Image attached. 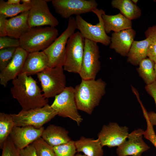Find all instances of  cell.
<instances>
[{
    "label": "cell",
    "instance_id": "6da1fadb",
    "mask_svg": "<svg viewBox=\"0 0 156 156\" xmlns=\"http://www.w3.org/2000/svg\"><path fill=\"white\" fill-rule=\"evenodd\" d=\"M12 83L11 93L22 110L41 108L48 104V99L42 93L37 82L31 76L21 73L12 81Z\"/></svg>",
    "mask_w": 156,
    "mask_h": 156
},
{
    "label": "cell",
    "instance_id": "7a4b0ae2",
    "mask_svg": "<svg viewBox=\"0 0 156 156\" xmlns=\"http://www.w3.org/2000/svg\"><path fill=\"white\" fill-rule=\"evenodd\" d=\"M107 84L101 79H82L74 88L78 110L91 114L106 92Z\"/></svg>",
    "mask_w": 156,
    "mask_h": 156
},
{
    "label": "cell",
    "instance_id": "3957f363",
    "mask_svg": "<svg viewBox=\"0 0 156 156\" xmlns=\"http://www.w3.org/2000/svg\"><path fill=\"white\" fill-rule=\"evenodd\" d=\"M58 35V30L55 27H31L19 38L20 47L28 53L43 51L54 41Z\"/></svg>",
    "mask_w": 156,
    "mask_h": 156
},
{
    "label": "cell",
    "instance_id": "277c9868",
    "mask_svg": "<svg viewBox=\"0 0 156 156\" xmlns=\"http://www.w3.org/2000/svg\"><path fill=\"white\" fill-rule=\"evenodd\" d=\"M77 29L75 18L68 19L67 28L47 49L43 51L49 59V68L63 66L66 46L69 38Z\"/></svg>",
    "mask_w": 156,
    "mask_h": 156
},
{
    "label": "cell",
    "instance_id": "5b68a950",
    "mask_svg": "<svg viewBox=\"0 0 156 156\" xmlns=\"http://www.w3.org/2000/svg\"><path fill=\"white\" fill-rule=\"evenodd\" d=\"M11 114L15 126H30L40 128L58 115V113L48 104L42 107L22 110L17 114Z\"/></svg>",
    "mask_w": 156,
    "mask_h": 156
},
{
    "label": "cell",
    "instance_id": "8992f818",
    "mask_svg": "<svg viewBox=\"0 0 156 156\" xmlns=\"http://www.w3.org/2000/svg\"><path fill=\"white\" fill-rule=\"evenodd\" d=\"M97 16L99 22L95 25H92L86 21L80 15L76 16L75 18L78 29L85 39L89 40L96 43H99L105 45H109L111 37L106 34L102 15L105 13L104 10L97 8L92 12Z\"/></svg>",
    "mask_w": 156,
    "mask_h": 156
},
{
    "label": "cell",
    "instance_id": "52a82bcc",
    "mask_svg": "<svg viewBox=\"0 0 156 156\" xmlns=\"http://www.w3.org/2000/svg\"><path fill=\"white\" fill-rule=\"evenodd\" d=\"M64 70L63 66L48 68L36 74L46 98L55 97L66 87Z\"/></svg>",
    "mask_w": 156,
    "mask_h": 156
},
{
    "label": "cell",
    "instance_id": "ba28073f",
    "mask_svg": "<svg viewBox=\"0 0 156 156\" xmlns=\"http://www.w3.org/2000/svg\"><path fill=\"white\" fill-rule=\"evenodd\" d=\"M85 39L79 31L75 32L67 42L63 65L64 70L79 74L84 53Z\"/></svg>",
    "mask_w": 156,
    "mask_h": 156
},
{
    "label": "cell",
    "instance_id": "9c48e42d",
    "mask_svg": "<svg viewBox=\"0 0 156 156\" xmlns=\"http://www.w3.org/2000/svg\"><path fill=\"white\" fill-rule=\"evenodd\" d=\"M51 107L63 118H68L75 122L78 125L83 119L78 112L75 98V88L66 87L60 94L56 96Z\"/></svg>",
    "mask_w": 156,
    "mask_h": 156
},
{
    "label": "cell",
    "instance_id": "30bf717a",
    "mask_svg": "<svg viewBox=\"0 0 156 156\" xmlns=\"http://www.w3.org/2000/svg\"><path fill=\"white\" fill-rule=\"evenodd\" d=\"M100 57L97 43L85 39L81 68L79 73L82 79H95L101 68Z\"/></svg>",
    "mask_w": 156,
    "mask_h": 156
},
{
    "label": "cell",
    "instance_id": "8fae6325",
    "mask_svg": "<svg viewBox=\"0 0 156 156\" xmlns=\"http://www.w3.org/2000/svg\"><path fill=\"white\" fill-rule=\"evenodd\" d=\"M51 2L56 13L65 19L74 15L92 12L98 5L95 0H52Z\"/></svg>",
    "mask_w": 156,
    "mask_h": 156
},
{
    "label": "cell",
    "instance_id": "7c38bea8",
    "mask_svg": "<svg viewBox=\"0 0 156 156\" xmlns=\"http://www.w3.org/2000/svg\"><path fill=\"white\" fill-rule=\"evenodd\" d=\"M49 0H31L28 21L30 28L47 26L55 27L59 22L50 11L47 2Z\"/></svg>",
    "mask_w": 156,
    "mask_h": 156
},
{
    "label": "cell",
    "instance_id": "4fadbf2b",
    "mask_svg": "<svg viewBox=\"0 0 156 156\" xmlns=\"http://www.w3.org/2000/svg\"><path fill=\"white\" fill-rule=\"evenodd\" d=\"M129 128L121 126L115 122H110L103 126L98 134V138L102 147H118L127 138Z\"/></svg>",
    "mask_w": 156,
    "mask_h": 156
},
{
    "label": "cell",
    "instance_id": "5bb4252c",
    "mask_svg": "<svg viewBox=\"0 0 156 156\" xmlns=\"http://www.w3.org/2000/svg\"><path fill=\"white\" fill-rule=\"evenodd\" d=\"M144 131L141 128L129 134L127 139L116 149L118 156H142L150 147L142 139Z\"/></svg>",
    "mask_w": 156,
    "mask_h": 156
},
{
    "label": "cell",
    "instance_id": "9a60e30c",
    "mask_svg": "<svg viewBox=\"0 0 156 156\" xmlns=\"http://www.w3.org/2000/svg\"><path fill=\"white\" fill-rule=\"evenodd\" d=\"M44 127L37 128L32 126H14L10 136L16 147L19 150L23 149L41 137Z\"/></svg>",
    "mask_w": 156,
    "mask_h": 156
},
{
    "label": "cell",
    "instance_id": "2e32d148",
    "mask_svg": "<svg viewBox=\"0 0 156 156\" xmlns=\"http://www.w3.org/2000/svg\"><path fill=\"white\" fill-rule=\"evenodd\" d=\"M28 53L20 48H16L14 56L7 66L0 73V83L4 87L10 81L21 73Z\"/></svg>",
    "mask_w": 156,
    "mask_h": 156
},
{
    "label": "cell",
    "instance_id": "e0dca14e",
    "mask_svg": "<svg viewBox=\"0 0 156 156\" xmlns=\"http://www.w3.org/2000/svg\"><path fill=\"white\" fill-rule=\"evenodd\" d=\"M135 31L132 28L112 34L110 48L123 56H127L134 41Z\"/></svg>",
    "mask_w": 156,
    "mask_h": 156
},
{
    "label": "cell",
    "instance_id": "ac0fdd59",
    "mask_svg": "<svg viewBox=\"0 0 156 156\" xmlns=\"http://www.w3.org/2000/svg\"><path fill=\"white\" fill-rule=\"evenodd\" d=\"M29 11L7 19L6 31L7 36L19 39L31 28L28 21Z\"/></svg>",
    "mask_w": 156,
    "mask_h": 156
},
{
    "label": "cell",
    "instance_id": "d6986e66",
    "mask_svg": "<svg viewBox=\"0 0 156 156\" xmlns=\"http://www.w3.org/2000/svg\"><path fill=\"white\" fill-rule=\"evenodd\" d=\"M49 68V59L43 51L28 53L21 73L28 75L37 74Z\"/></svg>",
    "mask_w": 156,
    "mask_h": 156
},
{
    "label": "cell",
    "instance_id": "ffe728a7",
    "mask_svg": "<svg viewBox=\"0 0 156 156\" xmlns=\"http://www.w3.org/2000/svg\"><path fill=\"white\" fill-rule=\"evenodd\" d=\"M65 128L50 125L44 129L41 137L52 147L66 144L71 140Z\"/></svg>",
    "mask_w": 156,
    "mask_h": 156
},
{
    "label": "cell",
    "instance_id": "44dd1931",
    "mask_svg": "<svg viewBox=\"0 0 156 156\" xmlns=\"http://www.w3.org/2000/svg\"><path fill=\"white\" fill-rule=\"evenodd\" d=\"M102 17L107 34H109L112 31L117 32L132 28L131 21L120 13L115 15H107L105 13L102 15Z\"/></svg>",
    "mask_w": 156,
    "mask_h": 156
},
{
    "label": "cell",
    "instance_id": "7402d4cb",
    "mask_svg": "<svg viewBox=\"0 0 156 156\" xmlns=\"http://www.w3.org/2000/svg\"><path fill=\"white\" fill-rule=\"evenodd\" d=\"M77 151L82 152L87 156H103V151L98 139L81 136L75 141Z\"/></svg>",
    "mask_w": 156,
    "mask_h": 156
},
{
    "label": "cell",
    "instance_id": "603a6c76",
    "mask_svg": "<svg viewBox=\"0 0 156 156\" xmlns=\"http://www.w3.org/2000/svg\"><path fill=\"white\" fill-rule=\"evenodd\" d=\"M149 41L146 38L141 41H134L127 54V62L137 66L147 56Z\"/></svg>",
    "mask_w": 156,
    "mask_h": 156
},
{
    "label": "cell",
    "instance_id": "cb8c5ba5",
    "mask_svg": "<svg viewBox=\"0 0 156 156\" xmlns=\"http://www.w3.org/2000/svg\"><path fill=\"white\" fill-rule=\"evenodd\" d=\"M112 7L118 9L120 13L131 21L140 17L142 14L141 9L130 0H113Z\"/></svg>",
    "mask_w": 156,
    "mask_h": 156
},
{
    "label": "cell",
    "instance_id": "d4e9b609",
    "mask_svg": "<svg viewBox=\"0 0 156 156\" xmlns=\"http://www.w3.org/2000/svg\"><path fill=\"white\" fill-rule=\"evenodd\" d=\"M155 63L149 58L142 60L139 63L138 71L146 85L156 81L154 69Z\"/></svg>",
    "mask_w": 156,
    "mask_h": 156
},
{
    "label": "cell",
    "instance_id": "484cf974",
    "mask_svg": "<svg viewBox=\"0 0 156 156\" xmlns=\"http://www.w3.org/2000/svg\"><path fill=\"white\" fill-rule=\"evenodd\" d=\"M31 7L30 3L10 5L3 0L0 1V15L7 17H12L19 13L29 11Z\"/></svg>",
    "mask_w": 156,
    "mask_h": 156
},
{
    "label": "cell",
    "instance_id": "4316f807",
    "mask_svg": "<svg viewBox=\"0 0 156 156\" xmlns=\"http://www.w3.org/2000/svg\"><path fill=\"white\" fill-rule=\"evenodd\" d=\"M14 122L11 114L0 113V147L2 149L5 142L13 128Z\"/></svg>",
    "mask_w": 156,
    "mask_h": 156
},
{
    "label": "cell",
    "instance_id": "83f0119b",
    "mask_svg": "<svg viewBox=\"0 0 156 156\" xmlns=\"http://www.w3.org/2000/svg\"><path fill=\"white\" fill-rule=\"evenodd\" d=\"M145 34L149 41L147 57L156 63V25L149 27Z\"/></svg>",
    "mask_w": 156,
    "mask_h": 156
},
{
    "label": "cell",
    "instance_id": "f1b7e54d",
    "mask_svg": "<svg viewBox=\"0 0 156 156\" xmlns=\"http://www.w3.org/2000/svg\"><path fill=\"white\" fill-rule=\"evenodd\" d=\"M38 156H55L53 147L40 137L32 144Z\"/></svg>",
    "mask_w": 156,
    "mask_h": 156
},
{
    "label": "cell",
    "instance_id": "f546056e",
    "mask_svg": "<svg viewBox=\"0 0 156 156\" xmlns=\"http://www.w3.org/2000/svg\"><path fill=\"white\" fill-rule=\"evenodd\" d=\"M55 156H74L77 151L75 141L53 147Z\"/></svg>",
    "mask_w": 156,
    "mask_h": 156
},
{
    "label": "cell",
    "instance_id": "4dcf8cb0",
    "mask_svg": "<svg viewBox=\"0 0 156 156\" xmlns=\"http://www.w3.org/2000/svg\"><path fill=\"white\" fill-rule=\"evenodd\" d=\"M17 48L11 47L0 50V71H1L12 59Z\"/></svg>",
    "mask_w": 156,
    "mask_h": 156
},
{
    "label": "cell",
    "instance_id": "1f68e13d",
    "mask_svg": "<svg viewBox=\"0 0 156 156\" xmlns=\"http://www.w3.org/2000/svg\"><path fill=\"white\" fill-rule=\"evenodd\" d=\"M145 88L148 93L153 99L156 106V81L151 84L146 85ZM147 115L151 123L153 126H156V113L147 112Z\"/></svg>",
    "mask_w": 156,
    "mask_h": 156
},
{
    "label": "cell",
    "instance_id": "d6a6232c",
    "mask_svg": "<svg viewBox=\"0 0 156 156\" xmlns=\"http://www.w3.org/2000/svg\"><path fill=\"white\" fill-rule=\"evenodd\" d=\"M1 156H20L19 150L15 146L9 136L5 142Z\"/></svg>",
    "mask_w": 156,
    "mask_h": 156
},
{
    "label": "cell",
    "instance_id": "836d02e7",
    "mask_svg": "<svg viewBox=\"0 0 156 156\" xmlns=\"http://www.w3.org/2000/svg\"><path fill=\"white\" fill-rule=\"evenodd\" d=\"M19 39L7 36L0 37V50L11 47H20Z\"/></svg>",
    "mask_w": 156,
    "mask_h": 156
},
{
    "label": "cell",
    "instance_id": "e575fe53",
    "mask_svg": "<svg viewBox=\"0 0 156 156\" xmlns=\"http://www.w3.org/2000/svg\"><path fill=\"white\" fill-rule=\"evenodd\" d=\"M19 153L20 156H38L32 144L23 149L19 150Z\"/></svg>",
    "mask_w": 156,
    "mask_h": 156
},
{
    "label": "cell",
    "instance_id": "d590c367",
    "mask_svg": "<svg viewBox=\"0 0 156 156\" xmlns=\"http://www.w3.org/2000/svg\"><path fill=\"white\" fill-rule=\"evenodd\" d=\"M7 18L0 15V36H7L6 31Z\"/></svg>",
    "mask_w": 156,
    "mask_h": 156
},
{
    "label": "cell",
    "instance_id": "8d00e7d4",
    "mask_svg": "<svg viewBox=\"0 0 156 156\" xmlns=\"http://www.w3.org/2000/svg\"><path fill=\"white\" fill-rule=\"evenodd\" d=\"M21 2V0H8L6 2L8 4L15 5L20 4Z\"/></svg>",
    "mask_w": 156,
    "mask_h": 156
},
{
    "label": "cell",
    "instance_id": "74e56055",
    "mask_svg": "<svg viewBox=\"0 0 156 156\" xmlns=\"http://www.w3.org/2000/svg\"><path fill=\"white\" fill-rule=\"evenodd\" d=\"M31 0H21V2L22 3H25V4H28L30 3H31Z\"/></svg>",
    "mask_w": 156,
    "mask_h": 156
},
{
    "label": "cell",
    "instance_id": "f35d334b",
    "mask_svg": "<svg viewBox=\"0 0 156 156\" xmlns=\"http://www.w3.org/2000/svg\"><path fill=\"white\" fill-rule=\"evenodd\" d=\"M131 1L134 4L136 5L138 1V0H132Z\"/></svg>",
    "mask_w": 156,
    "mask_h": 156
},
{
    "label": "cell",
    "instance_id": "ab89813d",
    "mask_svg": "<svg viewBox=\"0 0 156 156\" xmlns=\"http://www.w3.org/2000/svg\"><path fill=\"white\" fill-rule=\"evenodd\" d=\"M74 156H87L85 155H82L81 154L79 153L77 154L76 155H75Z\"/></svg>",
    "mask_w": 156,
    "mask_h": 156
},
{
    "label": "cell",
    "instance_id": "60d3db41",
    "mask_svg": "<svg viewBox=\"0 0 156 156\" xmlns=\"http://www.w3.org/2000/svg\"><path fill=\"white\" fill-rule=\"evenodd\" d=\"M153 144L154 145L156 149V140L154 141L153 142Z\"/></svg>",
    "mask_w": 156,
    "mask_h": 156
},
{
    "label": "cell",
    "instance_id": "b9f144b4",
    "mask_svg": "<svg viewBox=\"0 0 156 156\" xmlns=\"http://www.w3.org/2000/svg\"><path fill=\"white\" fill-rule=\"evenodd\" d=\"M154 69L155 71V77L156 79V63H155V66H154Z\"/></svg>",
    "mask_w": 156,
    "mask_h": 156
}]
</instances>
